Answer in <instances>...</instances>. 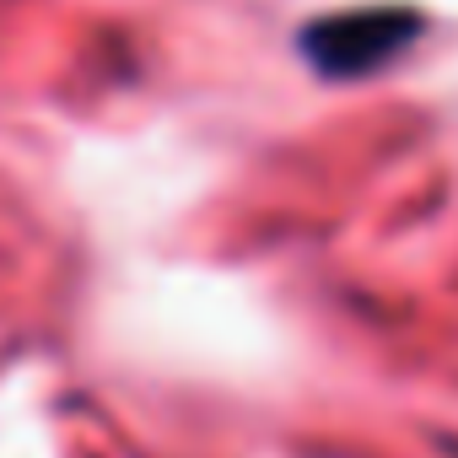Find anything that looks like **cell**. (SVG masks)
<instances>
[{
  "label": "cell",
  "instance_id": "obj_1",
  "mask_svg": "<svg viewBox=\"0 0 458 458\" xmlns=\"http://www.w3.org/2000/svg\"><path fill=\"white\" fill-rule=\"evenodd\" d=\"M420 38V17L399 6H361L324 17L302 33V55L313 60L318 76H372L383 71L399 49Z\"/></svg>",
  "mask_w": 458,
  "mask_h": 458
}]
</instances>
